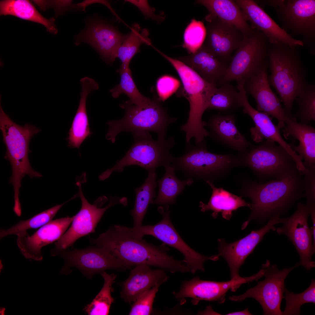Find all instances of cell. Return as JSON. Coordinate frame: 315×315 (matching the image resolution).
<instances>
[{"label": "cell", "instance_id": "19", "mask_svg": "<svg viewBox=\"0 0 315 315\" xmlns=\"http://www.w3.org/2000/svg\"><path fill=\"white\" fill-rule=\"evenodd\" d=\"M281 216L278 214L260 229L251 231L246 236L234 242L228 243L223 239H218V250L220 256L225 259L229 265L231 279H238L241 277L239 274L240 267L263 239L264 235L270 230L275 231L274 225L280 223Z\"/></svg>", "mask_w": 315, "mask_h": 315}, {"label": "cell", "instance_id": "45", "mask_svg": "<svg viewBox=\"0 0 315 315\" xmlns=\"http://www.w3.org/2000/svg\"><path fill=\"white\" fill-rule=\"evenodd\" d=\"M303 176L302 183L304 197L306 198V205L315 204V167L305 168L301 172Z\"/></svg>", "mask_w": 315, "mask_h": 315}, {"label": "cell", "instance_id": "31", "mask_svg": "<svg viewBox=\"0 0 315 315\" xmlns=\"http://www.w3.org/2000/svg\"><path fill=\"white\" fill-rule=\"evenodd\" d=\"M212 190V193L207 204L202 201L200 202L199 207L203 212L211 210L213 211L212 217L216 218L218 214L221 213L222 217L227 220L231 218L233 212L242 207L247 206L250 208L251 203L246 202L241 196H238L222 188L216 187L213 182L206 181Z\"/></svg>", "mask_w": 315, "mask_h": 315}, {"label": "cell", "instance_id": "7", "mask_svg": "<svg viewBox=\"0 0 315 315\" xmlns=\"http://www.w3.org/2000/svg\"><path fill=\"white\" fill-rule=\"evenodd\" d=\"M240 165L251 169L261 181L283 180L298 172L296 162L282 146L267 139L237 155Z\"/></svg>", "mask_w": 315, "mask_h": 315}, {"label": "cell", "instance_id": "13", "mask_svg": "<svg viewBox=\"0 0 315 315\" xmlns=\"http://www.w3.org/2000/svg\"><path fill=\"white\" fill-rule=\"evenodd\" d=\"M79 188L78 195L82 202L81 208L75 215L68 230L57 241L55 247L51 251L52 256L59 254L62 250L71 246L78 239L95 232V228L106 211L110 207L118 203L125 205L126 199L111 197L109 203L106 207H101L107 200L105 196L98 199L93 204L89 203L84 197L79 182L76 183Z\"/></svg>", "mask_w": 315, "mask_h": 315}, {"label": "cell", "instance_id": "41", "mask_svg": "<svg viewBox=\"0 0 315 315\" xmlns=\"http://www.w3.org/2000/svg\"><path fill=\"white\" fill-rule=\"evenodd\" d=\"M295 101L298 108L293 118L299 119L301 123L309 124L312 121H315V84H309L303 94Z\"/></svg>", "mask_w": 315, "mask_h": 315}, {"label": "cell", "instance_id": "29", "mask_svg": "<svg viewBox=\"0 0 315 315\" xmlns=\"http://www.w3.org/2000/svg\"><path fill=\"white\" fill-rule=\"evenodd\" d=\"M81 85L80 99L77 110L74 118L67 138L68 146L79 148L83 141L92 134L89 127L86 108V101L88 95L99 88L94 80L85 77L80 80Z\"/></svg>", "mask_w": 315, "mask_h": 315}, {"label": "cell", "instance_id": "33", "mask_svg": "<svg viewBox=\"0 0 315 315\" xmlns=\"http://www.w3.org/2000/svg\"><path fill=\"white\" fill-rule=\"evenodd\" d=\"M164 168V175L157 182L158 193L153 204L163 205L167 210L169 205L175 202L176 197L182 192L185 186L191 185L194 180L190 178L183 180L178 179L175 175V170L171 164Z\"/></svg>", "mask_w": 315, "mask_h": 315}, {"label": "cell", "instance_id": "23", "mask_svg": "<svg viewBox=\"0 0 315 315\" xmlns=\"http://www.w3.org/2000/svg\"><path fill=\"white\" fill-rule=\"evenodd\" d=\"M245 18L253 29L262 32L270 43H282L291 47L302 46L300 40L293 38L280 27L253 0H235Z\"/></svg>", "mask_w": 315, "mask_h": 315}, {"label": "cell", "instance_id": "44", "mask_svg": "<svg viewBox=\"0 0 315 315\" xmlns=\"http://www.w3.org/2000/svg\"><path fill=\"white\" fill-rule=\"evenodd\" d=\"M179 85L178 80L172 76L166 75L160 76L156 83L159 99L165 101L177 90Z\"/></svg>", "mask_w": 315, "mask_h": 315}, {"label": "cell", "instance_id": "34", "mask_svg": "<svg viewBox=\"0 0 315 315\" xmlns=\"http://www.w3.org/2000/svg\"><path fill=\"white\" fill-rule=\"evenodd\" d=\"M141 30L139 24L135 23L131 28V32L125 41L113 51L111 58V62L118 58L122 63L120 66L129 67L130 63L136 53L140 52V47L142 44L151 46V39L148 37L149 32L147 29Z\"/></svg>", "mask_w": 315, "mask_h": 315}, {"label": "cell", "instance_id": "37", "mask_svg": "<svg viewBox=\"0 0 315 315\" xmlns=\"http://www.w3.org/2000/svg\"><path fill=\"white\" fill-rule=\"evenodd\" d=\"M120 76V83L110 90L113 97H118L123 94H125L130 100L125 102L129 105L143 106L148 104L151 100L150 98L142 94L138 90L132 78L129 68L120 66L117 70Z\"/></svg>", "mask_w": 315, "mask_h": 315}, {"label": "cell", "instance_id": "32", "mask_svg": "<svg viewBox=\"0 0 315 315\" xmlns=\"http://www.w3.org/2000/svg\"><path fill=\"white\" fill-rule=\"evenodd\" d=\"M1 15H10L25 20L41 24L52 34H56L57 29L53 18L47 19L43 17L28 0H6L0 3Z\"/></svg>", "mask_w": 315, "mask_h": 315}, {"label": "cell", "instance_id": "43", "mask_svg": "<svg viewBox=\"0 0 315 315\" xmlns=\"http://www.w3.org/2000/svg\"><path fill=\"white\" fill-rule=\"evenodd\" d=\"M161 284H159L153 286L137 298L132 305L129 314L150 315L156 294Z\"/></svg>", "mask_w": 315, "mask_h": 315}, {"label": "cell", "instance_id": "48", "mask_svg": "<svg viewBox=\"0 0 315 315\" xmlns=\"http://www.w3.org/2000/svg\"><path fill=\"white\" fill-rule=\"evenodd\" d=\"M72 1L71 0L55 1L54 2L56 8V15L58 16L71 6V7Z\"/></svg>", "mask_w": 315, "mask_h": 315}, {"label": "cell", "instance_id": "6", "mask_svg": "<svg viewBox=\"0 0 315 315\" xmlns=\"http://www.w3.org/2000/svg\"><path fill=\"white\" fill-rule=\"evenodd\" d=\"M158 98L151 99L143 106L129 105L123 102L120 106L125 109L123 117L118 120L107 122L108 125L106 138L114 143L117 135L120 132H139L152 131L157 133L158 139H165L167 129L177 120L170 116Z\"/></svg>", "mask_w": 315, "mask_h": 315}, {"label": "cell", "instance_id": "15", "mask_svg": "<svg viewBox=\"0 0 315 315\" xmlns=\"http://www.w3.org/2000/svg\"><path fill=\"white\" fill-rule=\"evenodd\" d=\"M309 216L307 206L299 202L292 215L280 218V223L282 225L275 230L278 234L286 236L291 242L300 256V265L307 271L315 267V262L312 260L315 248L313 246L312 229L308 224Z\"/></svg>", "mask_w": 315, "mask_h": 315}, {"label": "cell", "instance_id": "27", "mask_svg": "<svg viewBox=\"0 0 315 315\" xmlns=\"http://www.w3.org/2000/svg\"><path fill=\"white\" fill-rule=\"evenodd\" d=\"M282 130L284 137H292L299 142L298 146L294 145V141L289 143L291 148L304 159L302 163L304 168L315 167V128L309 124H302L288 116Z\"/></svg>", "mask_w": 315, "mask_h": 315}, {"label": "cell", "instance_id": "17", "mask_svg": "<svg viewBox=\"0 0 315 315\" xmlns=\"http://www.w3.org/2000/svg\"><path fill=\"white\" fill-rule=\"evenodd\" d=\"M85 28L74 37V44L79 45L85 42L94 48L106 62L111 63V58L114 50L120 46L129 34L120 33L116 27L95 15L85 20Z\"/></svg>", "mask_w": 315, "mask_h": 315}, {"label": "cell", "instance_id": "42", "mask_svg": "<svg viewBox=\"0 0 315 315\" xmlns=\"http://www.w3.org/2000/svg\"><path fill=\"white\" fill-rule=\"evenodd\" d=\"M206 33L205 26L202 22L192 19L185 30L182 46L190 54L194 53L203 44Z\"/></svg>", "mask_w": 315, "mask_h": 315}, {"label": "cell", "instance_id": "18", "mask_svg": "<svg viewBox=\"0 0 315 315\" xmlns=\"http://www.w3.org/2000/svg\"><path fill=\"white\" fill-rule=\"evenodd\" d=\"M206 36L204 44L223 63L229 66L244 38L232 25L209 14L205 17Z\"/></svg>", "mask_w": 315, "mask_h": 315}, {"label": "cell", "instance_id": "2", "mask_svg": "<svg viewBox=\"0 0 315 315\" xmlns=\"http://www.w3.org/2000/svg\"><path fill=\"white\" fill-rule=\"evenodd\" d=\"M302 178L299 172L284 179L263 183L248 178L243 180L240 196L249 198L251 202L250 214L242 229L252 220L262 223L278 214L287 213L296 202L304 197Z\"/></svg>", "mask_w": 315, "mask_h": 315}, {"label": "cell", "instance_id": "21", "mask_svg": "<svg viewBox=\"0 0 315 315\" xmlns=\"http://www.w3.org/2000/svg\"><path fill=\"white\" fill-rule=\"evenodd\" d=\"M74 216L51 220L29 235L27 231L18 234L17 245L27 259L41 261L42 248L58 240L72 223Z\"/></svg>", "mask_w": 315, "mask_h": 315}, {"label": "cell", "instance_id": "49", "mask_svg": "<svg viewBox=\"0 0 315 315\" xmlns=\"http://www.w3.org/2000/svg\"><path fill=\"white\" fill-rule=\"evenodd\" d=\"M226 315H252V314L249 312L248 307L246 308L244 310L239 311L236 312H232L228 313Z\"/></svg>", "mask_w": 315, "mask_h": 315}, {"label": "cell", "instance_id": "47", "mask_svg": "<svg viewBox=\"0 0 315 315\" xmlns=\"http://www.w3.org/2000/svg\"><path fill=\"white\" fill-rule=\"evenodd\" d=\"M99 3L106 6L111 12L117 18L118 17L113 9L111 6L108 1L103 0H85L77 4H73L71 8L76 10H81L85 12V8L88 6L92 4Z\"/></svg>", "mask_w": 315, "mask_h": 315}, {"label": "cell", "instance_id": "38", "mask_svg": "<svg viewBox=\"0 0 315 315\" xmlns=\"http://www.w3.org/2000/svg\"><path fill=\"white\" fill-rule=\"evenodd\" d=\"M101 274L104 280V285L91 302L84 308V310L88 315H108L111 306L114 302L111 292L113 290L112 286L117 276L113 273L109 274L104 271Z\"/></svg>", "mask_w": 315, "mask_h": 315}, {"label": "cell", "instance_id": "11", "mask_svg": "<svg viewBox=\"0 0 315 315\" xmlns=\"http://www.w3.org/2000/svg\"><path fill=\"white\" fill-rule=\"evenodd\" d=\"M158 210L162 215L163 218L157 224L153 225H142L137 228L126 227V230L136 239H141L144 235H151L165 244L176 249L184 256L182 260L192 274L198 270L204 272V263L206 260L216 261L219 259V253L206 256L190 247L182 239L173 225L170 218V211L165 212L162 206L159 207Z\"/></svg>", "mask_w": 315, "mask_h": 315}, {"label": "cell", "instance_id": "9", "mask_svg": "<svg viewBox=\"0 0 315 315\" xmlns=\"http://www.w3.org/2000/svg\"><path fill=\"white\" fill-rule=\"evenodd\" d=\"M132 134L134 141L129 150L116 165L100 175V180L106 179L113 172H122L127 166L138 165L148 172H155L160 166L164 167L171 164L173 156L170 150L175 144L173 137L155 140L148 132Z\"/></svg>", "mask_w": 315, "mask_h": 315}, {"label": "cell", "instance_id": "36", "mask_svg": "<svg viewBox=\"0 0 315 315\" xmlns=\"http://www.w3.org/2000/svg\"><path fill=\"white\" fill-rule=\"evenodd\" d=\"M242 107L240 93L229 83L217 87L211 95L208 109L214 110L222 115L232 113Z\"/></svg>", "mask_w": 315, "mask_h": 315}, {"label": "cell", "instance_id": "25", "mask_svg": "<svg viewBox=\"0 0 315 315\" xmlns=\"http://www.w3.org/2000/svg\"><path fill=\"white\" fill-rule=\"evenodd\" d=\"M168 279L162 269L153 270L144 264L136 265L131 270L128 277L118 284L121 288V297L130 304L153 286L162 284Z\"/></svg>", "mask_w": 315, "mask_h": 315}, {"label": "cell", "instance_id": "10", "mask_svg": "<svg viewBox=\"0 0 315 315\" xmlns=\"http://www.w3.org/2000/svg\"><path fill=\"white\" fill-rule=\"evenodd\" d=\"M268 43L265 35L254 29L250 34L244 37L217 86L234 80L245 82L268 65Z\"/></svg>", "mask_w": 315, "mask_h": 315}, {"label": "cell", "instance_id": "5", "mask_svg": "<svg viewBox=\"0 0 315 315\" xmlns=\"http://www.w3.org/2000/svg\"><path fill=\"white\" fill-rule=\"evenodd\" d=\"M0 106V128L7 148L4 158L10 161L11 166L12 174L9 183L13 186L14 199L18 200L19 199L21 181L24 176L28 175L31 178L42 176L33 169L28 158L30 141L41 130L29 124L23 126L17 124Z\"/></svg>", "mask_w": 315, "mask_h": 315}, {"label": "cell", "instance_id": "30", "mask_svg": "<svg viewBox=\"0 0 315 315\" xmlns=\"http://www.w3.org/2000/svg\"><path fill=\"white\" fill-rule=\"evenodd\" d=\"M196 3L204 6L208 10V14L234 26L244 37L250 34L254 29L235 0H198Z\"/></svg>", "mask_w": 315, "mask_h": 315}, {"label": "cell", "instance_id": "14", "mask_svg": "<svg viewBox=\"0 0 315 315\" xmlns=\"http://www.w3.org/2000/svg\"><path fill=\"white\" fill-rule=\"evenodd\" d=\"M281 28L292 36H300L304 46L315 54V1L281 0L275 8Z\"/></svg>", "mask_w": 315, "mask_h": 315}, {"label": "cell", "instance_id": "39", "mask_svg": "<svg viewBox=\"0 0 315 315\" xmlns=\"http://www.w3.org/2000/svg\"><path fill=\"white\" fill-rule=\"evenodd\" d=\"M65 203L57 205L35 215L28 219L20 220L7 229H1L0 238L1 239L10 235H17L19 233L27 231L28 229L42 227L52 220L59 209Z\"/></svg>", "mask_w": 315, "mask_h": 315}, {"label": "cell", "instance_id": "4", "mask_svg": "<svg viewBox=\"0 0 315 315\" xmlns=\"http://www.w3.org/2000/svg\"><path fill=\"white\" fill-rule=\"evenodd\" d=\"M167 60L174 68L182 82L184 96L190 105L188 118L180 130L186 134V143L194 138L195 143L198 144L209 136V132L205 128L206 122L202 117L208 108L210 98L217 85L203 79L196 71L177 59L167 56L158 50L157 51Z\"/></svg>", "mask_w": 315, "mask_h": 315}, {"label": "cell", "instance_id": "20", "mask_svg": "<svg viewBox=\"0 0 315 315\" xmlns=\"http://www.w3.org/2000/svg\"><path fill=\"white\" fill-rule=\"evenodd\" d=\"M257 279L255 274L238 279H231L225 282H216L201 280L199 277L184 281L179 291L173 294L176 298L182 300L186 298H192L191 302L197 304L202 300L217 301L220 304L224 303L227 292L230 290L235 292L242 284L252 282Z\"/></svg>", "mask_w": 315, "mask_h": 315}, {"label": "cell", "instance_id": "26", "mask_svg": "<svg viewBox=\"0 0 315 315\" xmlns=\"http://www.w3.org/2000/svg\"><path fill=\"white\" fill-rule=\"evenodd\" d=\"M233 114L212 115L206 122L209 136L213 140L239 153L243 152L253 144L238 130Z\"/></svg>", "mask_w": 315, "mask_h": 315}, {"label": "cell", "instance_id": "16", "mask_svg": "<svg viewBox=\"0 0 315 315\" xmlns=\"http://www.w3.org/2000/svg\"><path fill=\"white\" fill-rule=\"evenodd\" d=\"M59 254L65 260L61 270L66 273L69 267H74L80 270L90 277L95 273L109 269L124 270L128 267L107 250L96 246L81 249H65Z\"/></svg>", "mask_w": 315, "mask_h": 315}, {"label": "cell", "instance_id": "35", "mask_svg": "<svg viewBox=\"0 0 315 315\" xmlns=\"http://www.w3.org/2000/svg\"><path fill=\"white\" fill-rule=\"evenodd\" d=\"M157 176L155 172H148V176L142 185L135 190V202L133 209L130 211L133 220V228L142 225L149 204H153V199L156 196L155 188L157 186Z\"/></svg>", "mask_w": 315, "mask_h": 315}, {"label": "cell", "instance_id": "46", "mask_svg": "<svg viewBox=\"0 0 315 315\" xmlns=\"http://www.w3.org/2000/svg\"><path fill=\"white\" fill-rule=\"evenodd\" d=\"M125 1L132 4L138 8L146 19H150L156 22L158 24L160 23L165 19V17L163 13L159 15L155 14V8L150 6L147 0H126Z\"/></svg>", "mask_w": 315, "mask_h": 315}, {"label": "cell", "instance_id": "8", "mask_svg": "<svg viewBox=\"0 0 315 315\" xmlns=\"http://www.w3.org/2000/svg\"><path fill=\"white\" fill-rule=\"evenodd\" d=\"M187 144L185 153L179 157L173 156L171 165L175 170L183 172L188 178L213 182L240 165L237 155L208 151L205 139L194 146L190 143Z\"/></svg>", "mask_w": 315, "mask_h": 315}, {"label": "cell", "instance_id": "12", "mask_svg": "<svg viewBox=\"0 0 315 315\" xmlns=\"http://www.w3.org/2000/svg\"><path fill=\"white\" fill-rule=\"evenodd\" d=\"M300 265L297 263L293 267L280 270L276 264L271 265L269 260L262 265L265 279L258 282L255 286L239 296L229 297L232 301L240 302L247 298H253L261 305L263 315H282L280 307L284 289V280L290 272Z\"/></svg>", "mask_w": 315, "mask_h": 315}, {"label": "cell", "instance_id": "22", "mask_svg": "<svg viewBox=\"0 0 315 315\" xmlns=\"http://www.w3.org/2000/svg\"><path fill=\"white\" fill-rule=\"evenodd\" d=\"M268 65L265 66L245 81L244 88L255 100L257 110L274 118L278 121V125L283 128L287 116L280 99L271 89L268 80Z\"/></svg>", "mask_w": 315, "mask_h": 315}, {"label": "cell", "instance_id": "1", "mask_svg": "<svg viewBox=\"0 0 315 315\" xmlns=\"http://www.w3.org/2000/svg\"><path fill=\"white\" fill-rule=\"evenodd\" d=\"M90 242L107 250L129 268L144 264L159 267L173 273L186 272L189 269L183 261L175 260L167 254L169 249L163 243L157 246L145 240L133 237L121 225H114Z\"/></svg>", "mask_w": 315, "mask_h": 315}, {"label": "cell", "instance_id": "3", "mask_svg": "<svg viewBox=\"0 0 315 315\" xmlns=\"http://www.w3.org/2000/svg\"><path fill=\"white\" fill-rule=\"evenodd\" d=\"M298 47L269 42L268 49L269 84L279 94L286 116L292 118L293 102L309 84Z\"/></svg>", "mask_w": 315, "mask_h": 315}, {"label": "cell", "instance_id": "28", "mask_svg": "<svg viewBox=\"0 0 315 315\" xmlns=\"http://www.w3.org/2000/svg\"><path fill=\"white\" fill-rule=\"evenodd\" d=\"M177 59L194 70L206 81L217 86L228 66L220 61L203 43L194 53Z\"/></svg>", "mask_w": 315, "mask_h": 315}, {"label": "cell", "instance_id": "40", "mask_svg": "<svg viewBox=\"0 0 315 315\" xmlns=\"http://www.w3.org/2000/svg\"><path fill=\"white\" fill-rule=\"evenodd\" d=\"M285 295L284 298L286 301L284 315H300V308L304 304L308 303H315V280L312 279L311 284L305 290L298 294L288 291L285 287Z\"/></svg>", "mask_w": 315, "mask_h": 315}, {"label": "cell", "instance_id": "24", "mask_svg": "<svg viewBox=\"0 0 315 315\" xmlns=\"http://www.w3.org/2000/svg\"><path fill=\"white\" fill-rule=\"evenodd\" d=\"M238 90L241 98L243 112L249 115L255 124V126L250 129L251 138L253 141L258 143L262 142L265 139L274 141L286 150L295 161L298 167L302 166V158L292 150L289 143L284 140L280 134V127L273 123L270 115L251 106L243 86L239 87Z\"/></svg>", "mask_w": 315, "mask_h": 315}]
</instances>
